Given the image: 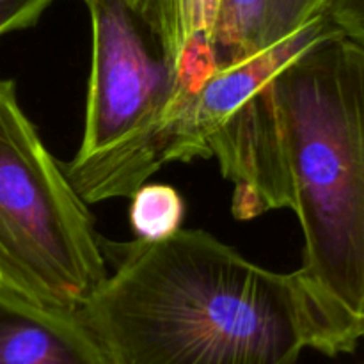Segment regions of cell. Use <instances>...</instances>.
<instances>
[{"label":"cell","mask_w":364,"mask_h":364,"mask_svg":"<svg viewBox=\"0 0 364 364\" xmlns=\"http://www.w3.org/2000/svg\"><path fill=\"white\" fill-rule=\"evenodd\" d=\"M107 276L80 311L110 364H297L315 343L299 272L249 262L203 230L102 240Z\"/></svg>","instance_id":"cell-2"},{"label":"cell","mask_w":364,"mask_h":364,"mask_svg":"<svg viewBox=\"0 0 364 364\" xmlns=\"http://www.w3.org/2000/svg\"><path fill=\"white\" fill-rule=\"evenodd\" d=\"M240 220L290 208L320 354L364 338V46L336 27L283 64L208 137Z\"/></svg>","instance_id":"cell-1"},{"label":"cell","mask_w":364,"mask_h":364,"mask_svg":"<svg viewBox=\"0 0 364 364\" xmlns=\"http://www.w3.org/2000/svg\"><path fill=\"white\" fill-rule=\"evenodd\" d=\"M323 16L341 34L364 46V0H329Z\"/></svg>","instance_id":"cell-11"},{"label":"cell","mask_w":364,"mask_h":364,"mask_svg":"<svg viewBox=\"0 0 364 364\" xmlns=\"http://www.w3.org/2000/svg\"><path fill=\"white\" fill-rule=\"evenodd\" d=\"M267 0H220L215 23L219 66L259 53L265 34Z\"/></svg>","instance_id":"cell-7"},{"label":"cell","mask_w":364,"mask_h":364,"mask_svg":"<svg viewBox=\"0 0 364 364\" xmlns=\"http://www.w3.org/2000/svg\"><path fill=\"white\" fill-rule=\"evenodd\" d=\"M0 364H110L80 313L0 288Z\"/></svg>","instance_id":"cell-5"},{"label":"cell","mask_w":364,"mask_h":364,"mask_svg":"<svg viewBox=\"0 0 364 364\" xmlns=\"http://www.w3.org/2000/svg\"><path fill=\"white\" fill-rule=\"evenodd\" d=\"M329 0H267L263 48L287 41L323 14Z\"/></svg>","instance_id":"cell-9"},{"label":"cell","mask_w":364,"mask_h":364,"mask_svg":"<svg viewBox=\"0 0 364 364\" xmlns=\"http://www.w3.org/2000/svg\"><path fill=\"white\" fill-rule=\"evenodd\" d=\"M107 276L87 205L0 78V288L80 313Z\"/></svg>","instance_id":"cell-4"},{"label":"cell","mask_w":364,"mask_h":364,"mask_svg":"<svg viewBox=\"0 0 364 364\" xmlns=\"http://www.w3.org/2000/svg\"><path fill=\"white\" fill-rule=\"evenodd\" d=\"M53 0H0V38L14 31L31 28Z\"/></svg>","instance_id":"cell-10"},{"label":"cell","mask_w":364,"mask_h":364,"mask_svg":"<svg viewBox=\"0 0 364 364\" xmlns=\"http://www.w3.org/2000/svg\"><path fill=\"white\" fill-rule=\"evenodd\" d=\"M130 224L141 240H162L181 230L183 196L166 183H144L130 199Z\"/></svg>","instance_id":"cell-8"},{"label":"cell","mask_w":364,"mask_h":364,"mask_svg":"<svg viewBox=\"0 0 364 364\" xmlns=\"http://www.w3.org/2000/svg\"><path fill=\"white\" fill-rule=\"evenodd\" d=\"M92 52L82 144L63 164L85 205L132 199L167 162L208 159L191 100L124 0H85Z\"/></svg>","instance_id":"cell-3"},{"label":"cell","mask_w":364,"mask_h":364,"mask_svg":"<svg viewBox=\"0 0 364 364\" xmlns=\"http://www.w3.org/2000/svg\"><path fill=\"white\" fill-rule=\"evenodd\" d=\"M220 0H124L173 66L178 82L198 91L219 70L215 23Z\"/></svg>","instance_id":"cell-6"},{"label":"cell","mask_w":364,"mask_h":364,"mask_svg":"<svg viewBox=\"0 0 364 364\" xmlns=\"http://www.w3.org/2000/svg\"><path fill=\"white\" fill-rule=\"evenodd\" d=\"M363 340H364V338H363Z\"/></svg>","instance_id":"cell-12"}]
</instances>
